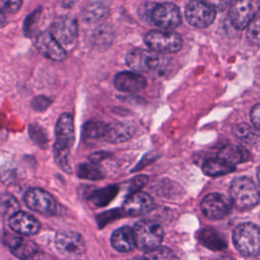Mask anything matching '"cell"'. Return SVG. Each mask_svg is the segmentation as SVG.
Segmentation results:
<instances>
[{
  "label": "cell",
  "mask_w": 260,
  "mask_h": 260,
  "mask_svg": "<svg viewBox=\"0 0 260 260\" xmlns=\"http://www.w3.org/2000/svg\"><path fill=\"white\" fill-rule=\"evenodd\" d=\"M232 203L239 209H250L260 200V191L255 183L247 177L236 178L230 187Z\"/></svg>",
  "instance_id": "obj_1"
},
{
  "label": "cell",
  "mask_w": 260,
  "mask_h": 260,
  "mask_svg": "<svg viewBox=\"0 0 260 260\" xmlns=\"http://www.w3.org/2000/svg\"><path fill=\"white\" fill-rule=\"evenodd\" d=\"M132 230L134 234L135 247L142 251L150 252L158 248L164 238V231L160 224L154 220H139Z\"/></svg>",
  "instance_id": "obj_2"
},
{
  "label": "cell",
  "mask_w": 260,
  "mask_h": 260,
  "mask_svg": "<svg viewBox=\"0 0 260 260\" xmlns=\"http://www.w3.org/2000/svg\"><path fill=\"white\" fill-rule=\"evenodd\" d=\"M233 241L237 250L245 256L260 254V228L254 223L239 224L233 233Z\"/></svg>",
  "instance_id": "obj_3"
},
{
  "label": "cell",
  "mask_w": 260,
  "mask_h": 260,
  "mask_svg": "<svg viewBox=\"0 0 260 260\" xmlns=\"http://www.w3.org/2000/svg\"><path fill=\"white\" fill-rule=\"evenodd\" d=\"M50 32L65 51L71 50L77 40V21L72 16L60 15L53 21Z\"/></svg>",
  "instance_id": "obj_4"
},
{
  "label": "cell",
  "mask_w": 260,
  "mask_h": 260,
  "mask_svg": "<svg viewBox=\"0 0 260 260\" xmlns=\"http://www.w3.org/2000/svg\"><path fill=\"white\" fill-rule=\"evenodd\" d=\"M145 44L154 53L172 54L178 52L183 46L182 38L175 32L164 30H150L145 36Z\"/></svg>",
  "instance_id": "obj_5"
},
{
  "label": "cell",
  "mask_w": 260,
  "mask_h": 260,
  "mask_svg": "<svg viewBox=\"0 0 260 260\" xmlns=\"http://www.w3.org/2000/svg\"><path fill=\"white\" fill-rule=\"evenodd\" d=\"M181 21L182 16L177 5L171 2H156L151 12L150 24L165 29H173L178 27Z\"/></svg>",
  "instance_id": "obj_6"
},
{
  "label": "cell",
  "mask_w": 260,
  "mask_h": 260,
  "mask_svg": "<svg viewBox=\"0 0 260 260\" xmlns=\"http://www.w3.org/2000/svg\"><path fill=\"white\" fill-rule=\"evenodd\" d=\"M258 10H260V1L239 0L233 2L230 8L232 24L237 29L245 28L254 19Z\"/></svg>",
  "instance_id": "obj_7"
},
{
  "label": "cell",
  "mask_w": 260,
  "mask_h": 260,
  "mask_svg": "<svg viewBox=\"0 0 260 260\" xmlns=\"http://www.w3.org/2000/svg\"><path fill=\"white\" fill-rule=\"evenodd\" d=\"M23 200L29 209L45 215H51L57 209L54 197L49 192L40 188L28 189L24 194Z\"/></svg>",
  "instance_id": "obj_8"
},
{
  "label": "cell",
  "mask_w": 260,
  "mask_h": 260,
  "mask_svg": "<svg viewBox=\"0 0 260 260\" xmlns=\"http://www.w3.org/2000/svg\"><path fill=\"white\" fill-rule=\"evenodd\" d=\"M55 245L58 252L66 257L80 256L85 250V243L81 235L72 231L58 232Z\"/></svg>",
  "instance_id": "obj_9"
},
{
  "label": "cell",
  "mask_w": 260,
  "mask_h": 260,
  "mask_svg": "<svg viewBox=\"0 0 260 260\" xmlns=\"http://www.w3.org/2000/svg\"><path fill=\"white\" fill-rule=\"evenodd\" d=\"M185 17L189 24L202 28L213 22L215 10L206 2L191 1L185 8Z\"/></svg>",
  "instance_id": "obj_10"
},
{
  "label": "cell",
  "mask_w": 260,
  "mask_h": 260,
  "mask_svg": "<svg viewBox=\"0 0 260 260\" xmlns=\"http://www.w3.org/2000/svg\"><path fill=\"white\" fill-rule=\"evenodd\" d=\"M202 213L210 219H220L225 217L232 209V201L219 193L206 195L200 204Z\"/></svg>",
  "instance_id": "obj_11"
},
{
  "label": "cell",
  "mask_w": 260,
  "mask_h": 260,
  "mask_svg": "<svg viewBox=\"0 0 260 260\" xmlns=\"http://www.w3.org/2000/svg\"><path fill=\"white\" fill-rule=\"evenodd\" d=\"M5 242L11 253L21 260H41L44 256L40 247L27 239L8 235Z\"/></svg>",
  "instance_id": "obj_12"
},
{
  "label": "cell",
  "mask_w": 260,
  "mask_h": 260,
  "mask_svg": "<svg viewBox=\"0 0 260 260\" xmlns=\"http://www.w3.org/2000/svg\"><path fill=\"white\" fill-rule=\"evenodd\" d=\"M127 65L136 72H150L159 65V57L150 50L133 49L126 57Z\"/></svg>",
  "instance_id": "obj_13"
},
{
  "label": "cell",
  "mask_w": 260,
  "mask_h": 260,
  "mask_svg": "<svg viewBox=\"0 0 260 260\" xmlns=\"http://www.w3.org/2000/svg\"><path fill=\"white\" fill-rule=\"evenodd\" d=\"M35 46L39 53L53 61H62L66 57V51L59 45L50 31H42L35 41Z\"/></svg>",
  "instance_id": "obj_14"
},
{
  "label": "cell",
  "mask_w": 260,
  "mask_h": 260,
  "mask_svg": "<svg viewBox=\"0 0 260 260\" xmlns=\"http://www.w3.org/2000/svg\"><path fill=\"white\" fill-rule=\"evenodd\" d=\"M56 141L54 147L70 150L74 142V123L73 117L68 113H63L56 123Z\"/></svg>",
  "instance_id": "obj_15"
},
{
  "label": "cell",
  "mask_w": 260,
  "mask_h": 260,
  "mask_svg": "<svg viewBox=\"0 0 260 260\" xmlns=\"http://www.w3.org/2000/svg\"><path fill=\"white\" fill-rule=\"evenodd\" d=\"M153 207V199L147 193L137 191L133 192L125 199L123 211L132 216L142 215L150 211Z\"/></svg>",
  "instance_id": "obj_16"
},
{
  "label": "cell",
  "mask_w": 260,
  "mask_h": 260,
  "mask_svg": "<svg viewBox=\"0 0 260 260\" xmlns=\"http://www.w3.org/2000/svg\"><path fill=\"white\" fill-rule=\"evenodd\" d=\"M9 228L21 235H35L40 230V222L31 214L24 211H17L8 218Z\"/></svg>",
  "instance_id": "obj_17"
},
{
  "label": "cell",
  "mask_w": 260,
  "mask_h": 260,
  "mask_svg": "<svg viewBox=\"0 0 260 260\" xmlns=\"http://www.w3.org/2000/svg\"><path fill=\"white\" fill-rule=\"evenodd\" d=\"M115 87L124 92H138L146 86V79L139 73L123 71L114 79Z\"/></svg>",
  "instance_id": "obj_18"
},
{
  "label": "cell",
  "mask_w": 260,
  "mask_h": 260,
  "mask_svg": "<svg viewBox=\"0 0 260 260\" xmlns=\"http://www.w3.org/2000/svg\"><path fill=\"white\" fill-rule=\"evenodd\" d=\"M135 132V126L129 123H114L108 125L105 139L111 143H121L129 140Z\"/></svg>",
  "instance_id": "obj_19"
},
{
  "label": "cell",
  "mask_w": 260,
  "mask_h": 260,
  "mask_svg": "<svg viewBox=\"0 0 260 260\" xmlns=\"http://www.w3.org/2000/svg\"><path fill=\"white\" fill-rule=\"evenodd\" d=\"M112 246L119 252H129L135 247L133 230L129 226H122L116 230L111 237Z\"/></svg>",
  "instance_id": "obj_20"
},
{
  "label": "cell",
  "mask_w": 260,
  "mask_h": 260,
  "mask_svg": "<svg viewBox=\"0 0 260 260\" xmlns=\"http://www.w3.org/2000/svg\"><path fill=\"white\" fill-rule=\"evenodd\" d=\"M218 157L236 167L237 164L244 162L249 158V152L241 145H225L219 150Z\"/></svg>",
  "instance_id": "obj_21"
},
{
  "label": "cell",
  "mask_w": 260,
  "mask_h": 260,
  "mask_svg": "<svg viewBox=\"0 0 260 260\" xmlns=\"http://www.w3.org/2000/svg\"><path fill=\"white\" fill-rule=\"evenodd\" d=\"M236 167L230 165L219 157H211L204 161L202 166L203 173L210 177H219L228 175L235 171Z\"/></svg>",
  "instance_id": "obj_22"
},
{
  "label": "cell",
  "mask_w": 260,
  "mask_h": 260,
  "mask_svg": "<svg viewBox=\"0 0 260 260\" xmlns=\"http://www.w3.org/2000/svg\"><path fill=\"white\" fill-rule=\"evenodd\" d=\"M199 241L203 246L211 250H221L223 247H225L224 239L217 231L212 229L202 230L199 234Z\"/></svg>",
  "instance_id": "obj_23"
},
{
  "label": "cell",
  "mask_w": 260,
  "mask_h": 260,
  "mask_svg": "<svg viewBox=\"0 0 260 260\" xmlns=\"http://www.w3.org/2000/svg\"><path fill=\"white\" fill-rule=\"evenodd\" d=\"M105 170L94 162L81 164L77 169V176L85 180H101L105 177Z\"/></svg>",
  "instance_id": "obj_24"
},
{
  "label": "cell",
  "mask_w": 260,
  "mask_h": 260,
  "mask_svg": "<svg viewBox=\"0 0 260 260\" xmlns=\"http://www.w3.org/2000/svg\"><path fill=\"white\" fill-rule=\"evenodd\" d=\"M108 129V124L100 121H90L84 124L82 136L84 139H98L105 137Z\"/></svg>",
  "instance_id": "obj_25"
},
{
  "label": "cell",
  "mask_w": 260,
  "mask_h": 260,
  "mask_svg": "<svg viewBox=\"0 0 260 260\" xmlns=\"http://www.w3.org/2000/svg\"><path fill=\"white\" fill-rule=\"evenodd\" d=\"M118 188L116 186H109L104 189L92 192L89 196V200L96 206L107 205L117 194Z\"/></svg>",
  "instance_id": "obj_26"
},
{
  "label": "cell",
  "mask_w": 260,
  "mask_h": 260,
  "mask_svg": "<svg viewBox=\"0 0 260 260\" xmlns=\"http://www.w3.org/2000/svg\"><path fill=\"white\" fill-rule=\"evenodd\" d=\"M108 13L107 7L100 2L89 3L84 9V18L87 21H99L106 17Z\"/></svg>",
  "instance_id": "obj_27"
},
{
  "label": "cell",
  "mask_w": 260,
  "mask_h": 260,
  "mask_svg": "<svg viewBox=\"0 0 260 260\" xmlns=\"http://www.w3.org/2000/svg\"><path fill=\"white\" fill-rule=\"evenodd\" d=\"M19 204L17 200L10 194H1L0 195V213L4 215L11 216L15 212L19 211Z\"/></svg>",
  "instance_id": "obj_28"
},
{
  "label": "cell",
  "mask_w": 260,
  "mask_h": 260,
  "mask_svg": "<svg viewBox=\"0 0 260 260\" xmlns=\"http://www.w3.org/2000/svg\"><path fill=\"white\" fill-rule=\"evenodd\" d=\"M41 12H42L41 8L35 10L32 13H30L26 17L25 21L23 22V30H24V34L26 37H31L34 35V32L36 31Z\"/></svg>",
  "instance_id": "obj_29"
},
{
  "label": "cell",
  "mask_w": 260,
  "mask_h": 260,
  "mask_svg": "<svg viewBox=\"0 0 260 260\" xmlns=\"http://www.w3.org/2000/svg\"><path fill=\"white\" fill-rule=\"evenodd\" d=\"M247 38L254 45H260V16L254 18L248 25Z\"/></svg>",
  "instance_id": "obj_30"
},
{
  "label": "cell",
  "mask_w": 260,
  "mask_h": 260,
  "mask_svg": "<svg viewBox=\"0 0 260 260\" xmlns=\"http://www.w3.org/2000/svg\"><path fill=\"white\" fill-rule=\"evenodd\" d=\"M147 258L149 260H174L172 251L167 248H156L150 252H147Z\"/></svg>",
  "instance_id": "obj_31"
},
{
  "label": "cell",
  "mask_w": 260,
  "mask_h": 260,
  "mask_svg": "<svg viewBox=\"0 0 260 260\" xmlns=\"http://www.w3.org/2000/svg\"><path fill=\"white\" fill-rule=\"evenodd\" d=\"M155 4H156V2H143L140 5V7L138 9V14H139L141 20L150 24L151 12H152V9L154 8Z\"/></svg>",
  "instance_id": "obj_32"
},
{
  "label": "cell",
  "mask_w": 260,
  "mask_h": 260,
  "mask_svg": "<svg viewBox=\"0 0 260 260\" xmlns=\"http://www.w3.org/2000/svg\"><path fill=\"white\" fill-rule=\"evenodd\" d=\"M22 2L18 0H0V9L3 12L7 13H15L19 10Z\"/></svg>",
  "instance_id": "obj_33"
},
{
  "label": "cell",
  "mask_w": 260,
  "mask_h": 260,
  "mask_svg": "<svg viewBox=\"0 0 260 260\" xmlns=\"http://www.w3.org/2000/svg\"><path fill=\"white\" fill-rule=\"evenodd\" d=\"M50 104H51L50 100L46 96H37L31 102L32 108L37 111H44L45 109H47L50 106Z\"/></svg>",
  "instance_id": "obj_34"
},
{
  "label": "cell",
  "mask_w": 260,
  "mask_h": 260,
  "mask_svg": "<svg viewBox=\"0 0 260 260\" xmlns=\"http://www.w3.org/2000/svg\"><path fill=\"white\" fill-rule=\"evenodd\" d=\"M250 118L253 125L260 130V103L255 105L250 113Z\"/></svg>",
  "instance_id": "obj_35"
},
{
  "label": "cell",
  "mask_w": 260,
  "mask_h": 260,
  "mask_svg": "<svg viewBox=\"0 0 260 260\" xmlns=\"http://www.w3.org/2000/svg\"><path fill=\"white\" fill-rule=\"evenodd\" d=\"M148 179L146 176H138V177H135L132 182H131V185H130V189L131 190H134V192H137L141 187H143L146 183H147Z\"/></svg>",
  "instance_id": "obj_36"
},
{
  "label": "cell",
  "mask_w": 260,
  "mask_h": 260,
  "mask_svg": "<svg viewBox=\"0 0 260 260\" xmlns=\"http://www.w3.org/2000/svg\"><path fill=\"white\" fill-rule=\"evenodd\" d=\"M235 131L239 137H248L249 138V136L252 134L251 128L245 124L239 125Z\"/></svg>",
  "instance_id": "obj_37"
},
{
  "label": "cell",
  "mask_w": 260,
  "mask_h": 260,
  "mask_svg": "<svg viewBox=\"0 0 260 260\" xmlns=\"http://www.w3.org/2000/svg\"><path fill=\"white\" fill-rule=\"evenodd\" d=\"M6 22V18H5V15H4V12L0 9V27L4 26Z\"/></svg>",
  "instance_id": "obj_38"
},
{
  "label": "cell",
  "mask_w": 260,
  "mask_h": 260,
  "mask_svg": "<svg viewBox=\"0 0 260 260\" xmlns=\"http://www.w3.org/2000/svg\"><path fill=\"white\" fill-rule=\"evenodd\" d=\"M215 260H235V259H233V258H231L229 256H221V257L216 258Z\"/></svg>",
  "instance_id": "obj_39"
},
{
  "label": "cell",
  "mask_w": 260,
  "mask_h": 260,
  "mask_svg": "<svg viewBox=\"0 0 260 260\" xmlns=\"http://www.w3.org/2000/svg\"><path fill=\"white\" fill-rule=\"evenodd\" d=\"M130 260H149L147 257H135V258H132Z\"/></svg>",
  "instance_id": "obj_40"
},
{
  "label": "cell",
  "mask_w": 260,
  "mask_h": 260,
  "mask_svg": "<svg viewBox=\"0 0 260 260\" xmlns=\"http://www.w3.org/2000/svg\"><path fill=\"white\" fill-rule=\"evenodd\" d=\"M257 179H258V181H259V183H260V167H259L258 170H257Z\"/></svg>",
  "instance_id": "obj_41"
}]
</instances>
